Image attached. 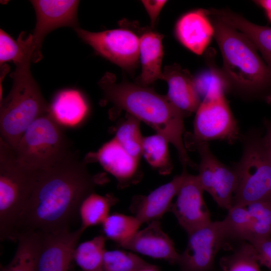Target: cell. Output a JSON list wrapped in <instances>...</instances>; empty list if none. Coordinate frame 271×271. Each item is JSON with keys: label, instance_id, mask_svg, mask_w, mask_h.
Instances as JSON below:
<instances>
[{"label": "cell", "instance_id": "1", "mask_svg": "<svg viewBox=\"0 0 271 271\" xmlns=\"http://www.w3.org/2000/svg\"><path fill=\"white\" fill-rule=\"evenodd\" d=\"M107 181L103 173L90 174L86 162L80 161L74 152L38 172L32 194L17 224L16 238L22 232L70 230L83 200Z\"/></svg>", "mask_w": 271, "mask_h": 271}, {"label": "cell", "instance_id": "2", "mask_svg": "<svg viewBox=\"0 0 271 271\" xmlns=\"http://www.w3.org/2000/svg\"><path fill=\"white\" fill-rule=\"evenodd\" d=\"M108 101L153 128L176 149L180 160L197 168L190 159L183 141L184 114L169 100L148 86L129 82L117 83L114 75L105 74L98 82Z\"/></svg>", "mask_w": 271, "mask_h": 271}, {"label": "cell", "instance_id": "3", "mask_svg": "<svg viewBox=\"0 0 271 271\" xmlns=\"http://www.w3.org/2000/svg\"><path fill=\"white\" fill-rule=\"evenodd\" d=\"M221 53L220 69L228 90L248 99L271 103V70L242 33L209 15Z\"/></svg>", "mask_w": 271, "mask_h": 271}, {"label": "cell", "instance_id": "4", "mask_svg": "<svg viewBox=\"0 0 271 271\" xmlns=\"http://www.w3.org/2000/svg\"><path fill=\"white\" fill-rule=\"evenodd\" d=\"M32 55L16 65L11 75L12 87L1 101V139L14 150L28 127L37 118L50 112V104L43 96L30 70Z\"/></svg>", "mask_w": 271, "mask_h": 271}, {"label": "cell", "instance_id": "5", "mask_svg": "<svg viewBox=\"0 0 271 271\" xmlns=\"http://www.w3.org/2000/svg\"><path fill=\"white\" fill-rule=\"evenodd\" d=\"M38 172L18 162L13 149L0 138V236L16 240L19 219L31 197Z\"/></svg>", "mask_w": 271, "mask_h": 271}, {"label": "cell", "instance_id": "6", "mask_svg": "<svg viewBox=\"0 0 271 271\" xmlns=\"http://www.w3.org/2000/svg\"><path fill=\"white\" fill-rule=\"evenodd\" d=\"M62 126L49 113L28 127L14 150L18 162L33 172L46 169L73 151Z\"/></svg>", "mask_w": 271, "mask_h": 271}, {"label": "cell", "instance_id": "7", "mask_svg": "<svg viewBox=\"0 0 271 271\" xmlns=\"http://www.w3.org/2000/svg\"><path fill=\"white\" fill-rule=\"evenodd\" d=\"M234 168L238 183L232 206L271 200V152L264 137L248 136L241 158Z\"/></svg>", "mask_w": 271, "mask_h": 271}, {"label": "cell", "instance_id": "8", "mask_svg": "<svg viewBox=\"0 0 271 271\" xmlns=\"http://www.w3.org/2000/svg\"><path fill=\"white\" fill-rule=\"evenodd\" d=\"M225 88L210 89L201 100L194 122L193 145L212 140L233 143L238 138L237 122L225 97Z\"/></svg>", "mask_w": 271, "mask_h": 271}, {"label": "cell", "instance_id": "9", "mask_svg": "<svg viewBox=\"0 0 271 271\" xmlns=\"http://www.w3.org/2000/svg\"><path fill=\"white\" fill-rule=\"evenodd\" d=\"M78 37L99 55L122 68L131 70L139 60L140 40L133 31L119 28L92 32L80 27L74 29Z\"/></svg>", "mask_w": 271, "mask_h": 271}, {"label": "cell", "instance_id": "10", "mask_svg": "<svg viewBox=\"0 0 271 271\" xmlns=\"http://www.w3.org/2000/svg\"><path fill=\"white\" fill-rule=\"evenodd\" d=\"M194 146L200 158L197 176L202 188L219 207L229 210L238 183L234 167L219 161L211 152L208 142L196 143Z\"/></svg>", "mask_w": 271, "mask_h": 271}, {"label": "cell", "instance_id": "11", "mask_svg": "<svg viewBox=\"0 0 271 271\" xmlns=\"http://www.w3.org/2000/svg\"><path fill=\"white\" fill-rule=\"evenodd\" d=\"M187 246L177 262L180 271H211L215 257L227 238L223 220L211 222L188 234Z\"/></svg>", "mask_w": 271, "mask_h": 271}, {"label": "cell", "instance_id": "12", "mask_svg": "<svg viewBox=\"0 0 271 271\" xmlns=\"http://www.w3.org/2000/svg\"><path fill=\"white\" fill-rule=\"evenodd\" d=\"M36 14V24L33 32L34 52L32 61L37 63L43 58L42 43L46 36L62 27L79 28L77 10L79 1H31Z\"/></svg>", "mask_w": 271, "mask_h": 271}, {"label": "cell", "instance_id": "13", "mask_svg": "<svg viewBox=\"0 0 271 271\" xmlns=\"http://www.w3.org/2000/svg\"><path fill=\"white\" fill-rule=\"evenodd\" d=\"M185 175L171 211L187 234L210 223V214L203 197V189L197 175Z\"/></svg>", "mask_w": 271, "mask_h": 271}, {"label": "cell", "instance_id": "14", "mask_svg": "<svg viewBox=\"0 0 271 271\" xmlns=\"http://www.w3.org/2000/svg\"><path fill=\"white\" fill-rule=\"evenodd\" d=\"M84 231L41 233L37 271H71L74 251Z\"/></svg>", "mask_w": 271, "mask_h": 271}, {"label": "cell", "instance_id": "15", "mask_svg": "<svg viewBox=\"0 0 271 271\" xmlns=\"http://www.w3.org/2000/svg\"><path fill=\"white\" fill-rule=\"evenodd\" d=\"M94 160L116 178L119 188L136 184L142 178L140 160L128 154L114 138L85 159L86 163Z\"/></svg>", "mask_w": 271, "mask_h": 271}, {"label": "cell", "instance_id": "16", "mask_svg": "<svg viewBox=\"0 0 271 271\" xmlns=\"http://www.w3.org/2000/svg\"><path fill=\"white\" fill-rule=\"evenodd\" d=\"M120 247L149 257L177 264L180 253L173 241L162 229L160 221L148 223Z\"/></svg>", "mask_w": 271, "mask_h": 271}, {"label": "cell", "instance_id": "17", "mask_svg": "<svg viewBox=\"0 0 271 271\" xmlns=\"http://www.w3.org/2000/svg\"><path fill=\"white\" fill-rule=\"evenodd\" d=\"M184 175L183 169L181 174L148 195L134 196L129 206L130 211L142 224L160 221L166 213L171 211L172 200L177 195Z\"/></svg>", "mask_w": 271, "mask_h": 271}, {"label": "cell", "instance_id": "18", "mask_svg": "<svg viewBox=\"0 0 271 271\" xmlns=\"http://www.w3.org/2000/svg\"><path fill=\"white\" fill-rule=\"evenodd\" d=\"M175 35L186 48L202 55L214 35V28L207 11L198 9L183 15L175 26Z\"/></svg>", "mask_w": 271, "mask_h": 271}, {"label": "cell", "instance_id": "19", "mask_svg": "<svg viewBox=\"0 0 271 271\" xmlns=\"http://www.w3.org/2000/svg\"><path fill=\"white\" fill-rule=\"evenodd\" d=\"M162 80L168 85L167 97L184 115L196 112L201 99L196 88L194 77L188 70L175 63L166 66Z\"/></svg>", "mask_w": 271, "mask_h": 271}, {"label": "cell", "instance_id": "20", "mask_svg": "<svg viewBox=\"0 0 271 271\" xmlns=\"http://www.w3.org/2000/svg\"><path fill=\"white\" fill-rule=\"evenodd\" d=\"M209 15L244 35L254 45L271 70V27L254 24L226 9L208 10Z\"/></svg>", "mask_w": 271, "mask_h": 271}, {"label": "cell", "instance_id": "21", "mask_svg": "<svg viewBox=\"0 0 271 271\" xmlns=\"http://www.w3.org/2000/svg\"><path fill=\"white\" fill-rule=\"evenodd\" d=\"M163 37L161 34L150 30L144 31L139 36L142 72L137 79V84L148 86L158 79H162Z\"/></svg>", "mask_w": 271, "mask_h": 271}, {"label": "cell", "instance_id": "22", "mask_svg": "<svg viewBox=\"0 0 271 271\" xmlns=\"http://www.w3.org/2000/svg\"><path fill=\"white\" fill-rule=\"evenodd\" d=\"M88 108L78 90L66 89L59 91L50 104V113L60 125L74 126L85 117Z\"/></svg>", "mask_w": 271, "mask_h": 271}, {"label": "cell", "instance_id": "23", "mask_svg": "<svg viewBox=\"0 0 271 271\" xmlns=\"http://www.w3.org/2000/svg\"><path fill=\"white\" fill-rule=\"evenodd\" d=\"M17 240L18 244L13 258L8 264L1 265V271H37L41 233L22 232L18 234Z\"/></svg>", "mask_w": 271, "mask_h": 271}, {"label": "cell", "instance_id": "24", "mask_svg": "<svg viewBox=\"0 0 271 271\" xmlns=\"http://www.w3.org/2000/svg\"><path fill=\"white\" fill-rule=\"evenodd\" d=\"M117 201L118 199L111 194L102 196L93 192L89 194L79 207L80 227L85 231L89 227L102 224L110 214L111 208Z\"/></svg>", "mask_w": 271, "mask_h": 271}, {"label": "cell", "instance_id": "25", "mask_svg": "<svg viewBox=\"0 0 271 271\" xmlns=\"http://www.w3.org/2000/svg\"><path fill=\"white\" fill-rule=\"evenodd\" d=\"M106 239L105 236L101 234L76 246L73 259L82 271H103V261Z\"/></svg>", "mask_w": 271, "mask_h": 271}, {"label": "cell", "instance_id": "26", "mask_svg": "<svg viewBox=\"0 0 271 271\" xmlns=\"http://www.w3.org/2000/svg\"><path fill=\"white\" fill-rule=\"evenodd\" d=\"M142 224L134 216L114 212L108 216L101 225L106 239L121 246L134 235Z\"/></svg>", "mask_w": 271, "mask_h": 271}, {"label": "cell", "instance_id": "27", "mask_svg": "<svg viewBox=\"0 0 271 271\" xmlns=\"http://www.w3.org/2000/svg\"><path fill=\"white\" fill-rule=\"evenodd\" d=\"M169 143L163 136L156 133L144 137L142 144V155L153 168L164 175L169 174L173 168Z\"/></svg>", "mask_w": 271, "mask_h": 271}, {"label": "cell", "instance_id": "28", "mask_svg": "<svg viewBox=\"0 0 271 271\" xmlns=\"http://www.w3.org/2000/svg\"><path fill=\"white\" fill-rule=\"evenodd\" d=\"M34 52L32 34L22 32L17 40L3 30H0V64L12 61L16 65L23 62Z\"/></svg>", "mask_w": 271, "mask_h": 271}, {"label": "cell", "instance_id": "29", "mask_svg": "<svg viewBox=\"0 0 271 271\" xmlns=\"http://www.w3.org/2000/svg\"><path fill=\"white\" fill-rule=\"evenodd\" d=\"M141 121L128 114L117 125L114 138L134 158L140 160L142 155V137Z\"/></svg>", "mask_w": 271, "mask_h": 271}, {"label": "cell", "instance_id": "30", "mask_svg": "<svg viewBox=\"0 0 271 271\" xmlns=\"http://www.w3.org/2000/svg\"><path fill=\"white\" fill-rule=\"evenodd\" d=\"M251 218L248 242L271 237V200H262L245 206Z\"/></svg>", "mask_w": 271, "mask_h": 271}, {"label": "cell", "instance_id": "31", "mask_svg": "<svg viewBox=\"0 0 271 271\" xmlns=\"http://www.w3.org/2000/svg\"><path fill=\"white\" fill-rule=\"evenodd\" d=\"M219 263L224 271H261L254 248L249 242L242 244L232 254L222 257Z\"/></svg>", "mask_w": 271, "mask_h": 271}, {"label": "cell", "instance_id": "32", "mask_svg": "<svg viewBox=\"0 0 271 271\" xmlns=\"http://www.w3.org/2000/svg\"><path fill=\"white\" fill-rule=\"evenodd\" d=\"M223 220L228 237L248 240L251 218L246 206H232Z\"/></svg>", "mask_w": 271, "mask_h": 271}, {"label": "cell", "instance_id": "33", "mask_svg": "<svg viewBox=\"0 0 271 271\" xmlns=\"http://www.w3.org/2000/svg\"><path fill=\"white\" fill-rule=\"evenodd\" d=\"M137 254L122 250L105 251L103 261V271H135L146 264Z\"/></svg>", "mask_w": 271, "mask_h": 271}, {"label": "cell", "instance_id": "34", "mask_svg": "<svg viewBox=\"0 0 271 271\" xmlns=\"http://www.w3.org/2000/svg\"><path fill=\"white\" fill-rule=\"evenodd\" d=\"M197 91L201 99L205 96L208 91L219 85L223 86L228 90L226 82L221 70L211 65L209 68L201 72L194 77Z\"/></svg>", "mask_w": 271, "mask_h": 271}, {"label": "cell", "instance_id": "35", "mask_svg": "<svg viewBox=\"0 0 271 271\" xmlns=\"http://www.w3.org/2000/svg\"><path fill=\"white\" fill-rule=\"evenodd\" d=\"M248 242L254 248L259 265L271 271V237L253 239Z\"/></svg>", "mask_w": 271, "mask_h": 271}, {"label": "cell", "instance_id": "36", "mask_svg": "<svg viewBox=\"0 0 271 271\" xmlns=\"http://www.w3.org/2000/svg\"><path fill=\"white\" fill-rule=\"evenodd\" d=\"M167 2V1L164 0L142 1V2L150 17L152 28L154 27L159 14Z\"/></svg>", "mask_w": 271, "mask_h": 271}, {"label": "cell", "instance_id": "37", "mask_svg": "<svg viewBox=\"0 0 271 271\" xmlns=\"http://www.w3.org/2000/svg\"><path fill=\"white\" fill-rule=\"evenodd\" d=\"M254 2L263 10L268 21L271 23V0H257Z\"/></svg>", "mask_w": 271, "mask_h": 271}, {"label": "cell", "instance_id": "38", "mask_svg": "<svg viewBox=\"0 0 271 271\" xmlns=\"http://www.w3.org/2000/svg\"><path fill=\"white\" fill-rule=\"evenodd\" d=\"M266 132L264 136L266 144L271 152V121L266 122Z\"/></svg>", "mask_w": 271, "mask_h": 271}, {"label": "cell", "instance_id": "39", "mask_svg": "<svg viewBox=\"0 0 271 271\" xmlns=\"http://www.w3.org/2000/svg\"><path fill=\"white\" fill-rule=\"evenodd\" d=\"M135 271H161V269L159 266L147 262L146 264L140 267Z\"/></svg>", "mask_w": 271, "mask_h": 271}]
</instances>
